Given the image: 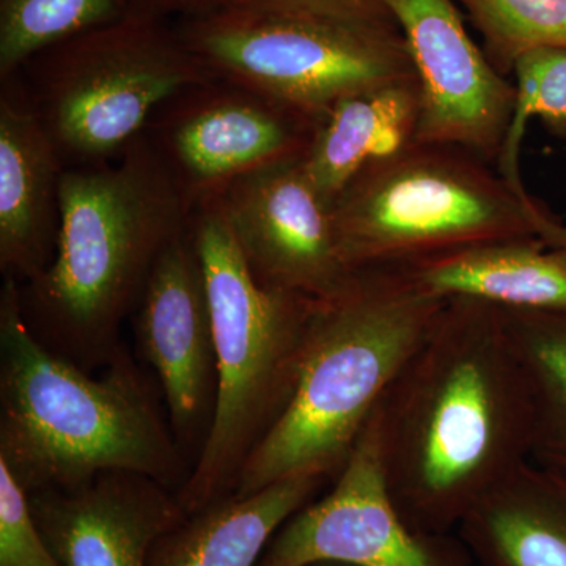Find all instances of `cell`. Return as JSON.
I'll list each match as a JSON object with an SVG mask.
<instances>
[{
  "label": "cell",
  "instance_id": "obj_1",
  "mask_svg": "<svg viewBox=\"0 0 566 566\" xmlns=\"http://www.w3.org/2000/svg\"><path fill=\"white\" fill-rule=\"evenodd\" d=\"M376 415L401 515L419 531L457 532L532 461L531 395L501 307L449 297Z\"/></svg>",
  "mask_w": 566,
  "mask_h": 566
},
{
  "label": "cell",
  "instance_id": "obj_2",
  "mask_svg": "<svg viewBox=\"0 0 566 566\" xmlns=\"http://www.w3.org/2000/svg\"><path fill=\"white\" fill-rule=\"evenodd\" d=\"M102 375L46 348L25 323L20 283L0 290V461L25 493L73 491L107 472L178 491L192 471L158 390L125 345Z\"/></svg>",
  "mask_w": 566,
  "mask_h": 566
},
{
  "label": "cell",
  "instance_id": "obj_3",
  "mask_svg": "<svg viewBox=\"0 0 566 566\" xmlns=\"http://www.w3.org/2000/svg\"><path fill=\"white\" fill-rule=\"evenodd\" d=\"M192 212L145 134L118 163L65 169L54 260L20 283L29 329L82 370L106 367L153 268Z\"/></svg>",
  "mask_w": 566,
  "mask_h": 566
},
{
  "label": "cell",
  "instance_id": "obj_4",
  "mask_svg": "<svg viewBox=\"0 0 566 566\" xmlns=\"http://www.w3.org/2000/svg\"><path fill=\"white\" fill-rule=\"evenodd\" d=\"M446 303L398 268L356 270L337 293L316 300L292 401L233 494L307 472L334 480Z\"/></svg>",
  "mask_w": 566,
  "mask_h": 566
},
{
  "label": "cell",
  "instance_id": "obj_5",
  "mask_svg": "<svg viewBox=\"0 0 566 566\" xmlns=\"http://www.w3.org/2000/svg\"><path fill=\"white\" fill-rule=\"evenodd\" d=\"M333 221L352 271L509 241L566 248V223L526 186L458 145L412 140L368 164L334 200Z\"/></svg>",
  "mask_w": 566,
  "mask_h": 566
},
{
  "label": "cell",
  "instance_id": "obj_6",
  "mask_svg": "<svg viewBox=\"0 0 566 566\" xmlns=\"http://www.w3.org/2000/svg\"><path fill=\"white\" fill-rule=\"evenodd\" d=\"M191 226L214 327L218 394L207 442L177 493L186 515L234 493L253 450L289 408L316 301L256 281L212 200L196 207Z\"/></svg>",
  "mask_w": 566,
  "mask_h": 566
},
{
  "label": "cell",
  "instance_id": "obj_7",
  "mask_svg": "<svg viewBox=\"0 0 566 566\" xmlns=\"http://www.w3.org/2000/svg\"><path fill=\"white\" fill-rule=\"evenodd\" d=\"M186 46L219 80L316 123L354 93L417 77L389 10L227 3L177 22Z\"/></svg>",
  "mask_w": 566,
  "mask_h": 566
},
{
  "label": "cell",
  "instance_id": "obj_8",
  "mask_svg": "<svg viewBox=\"0 0 566 566\" xmlns=\"http://www.w3.org/2000/svg\"><path fill=\"white\" fill-rule=\"evenodd\" d=\"M17 74L73 166L117 158L164 103L216 80L177 25L134 13L52 44Z\"/></svg>",
  "mask_w": 566,
  "mask_h": 566
},
{
  "label": "cell",
  "instance_id": "obj_9",
  "mask_svg": "<svg viewBox=\"0 0 566 566\" xmlns=\"http://www.w3.org/2000/svg\"><path fill=\"white\" fill-rule=\"evenodd\" d=\"M314 562L476 566L457 532L419 531L395 505L382 469L376 411L331 490L283 524L256 566H304Z\"/></svg>",
  "mask_w": 566,
  "mask_h": 566
},
{
  "label": "cell",
  "instance_id": "obj_10",
  "mask_svg": "<svg viewBox=\"0 0 566 566\" xmlns=\"http://www.w3.org/2000/svg\"><path fill=\"white\" fill-rule=\"evenodd\" d=\"M315 128L273 99L216 77L164 103L144 134L196 210L238 178L304 156Z\"/></svg>",
  "mask_w": 566,
  "mask_h": 566
},
{
  "label": "cell",
  "instance_id": "obj_11",
  "mask_svg": "<svg viewBox=\"0 0 566 566\" xmlns=\"http://www.w3.org/2000/svg\"><path fill=\"white\" fill-rule=\"evenodd\" d=\"M420 84L417 142L458 145L499 166L516 109V85L488 61L457 0H385Z\"/></svg>",
  "mask_w": 566,
  "mask_h": 566
},
{
  "label": "cell",
  "instance_id": "obj_12",
  "mask_svg": "<svg viewBox=\"0 0 566 566\" xmlns=\"http://www.w3.org/2000/svg\"><path fill=\"white\" fill-rule=\"evenodd\" d=\"M304 156L263 167L223 188L218 205L256 281L326 300L349 281L333 205L305 170Z\"/></svg>",
  "mask_w": 566,
  "mask_h": 566
},
{
  "label": "cell",
  "instance_id": "obj_13",
  "mask_svg": "<svg viewBox=\"0 0 566 566\" xmlns=\"http://www.w3.org/2000/svg\"><path fill=\"white\" fill-rule=\"evenodd\" d=\"M134 315L140 357L158 376L175 439L193 465L214 416L218 357L191 223L164 249Z\"/></svg>",
  "mask_w": 566,
  "mask_h": 566
},
{
  "label": "cell",
  "instance_id": "obj_14",
  "mask_svg": "<svg viewBox=\"0 0 566 566\" xmlns=\"http://www.w3.org/2000/svg\"><path fill=\"white\" fill-rule=\"evenodd\" d=\"M29 501L62 566H151L156 543L188 516L175 491L133 472H107L73 491H39Z\"/></svg>",
  "mask_w": 566,
  "mask_h": 566
},
{
  "label": "cell",
  "instance_id": "obj_15",
  "mask_svg": "<svg viewBox=\"0 0 566 566\" xmlns=\"http://www.w3.org/2000/svg\"><path fill=\"white\" fill-rule=\"evenodd\" d=\"M0 82V270L25 283L54 260L66 167L21 77Z\"/></svg>",
  "mask_w": 566,
  "mask_h": 566
},
{
  "label": "cell",
  "instance_id": "obj_16",
  "mask_svg": "<svg viewBox=\"0 0 566 566\" xmlns=\"http://www.w3.org/2000/svg\"><path fill=\"white\" fill-rule=\"evenodd\" d=\"M329 483L331 476L307 472L214 502L156 543L151 566H256L283 524Z\"/></svg>",
  "mask_w": 566,
  "mask_h": 566
},
{
  "label": "cell",
  "instance_id": "obj_17",
  "mask_svg": "<svg viewBox=\"0 0 566 566\" xmlns=\"http://www.w3.org/2000/svg\"><path fill=\"white\" fill-rule=\"evenodd\" d=\"M457 534L476 566H566V476L524 464L471 510Z\"/></svg>",
  "mask_w": 566,
  "mask_h": 566
},
{
  "label": "cell",
  "instance_id": "obj_18",
  "mask_svg": "<svg viewBox=\"0 0 566 566\" xmlns=\"http://www.w3.org/2000/svg\"><path fill=\"white\" fill-rule=\"evenodd\" d=\"M424 292L526 311H566V248L509 241L398 268Z\"/></svg>",
  "mask_w": 566,
  "mask_h": 566
},
{
  "label": "cell",
  "instance_id": "obj_19",
  "mask_svg": "<svg viewBox=\"0 0 566 566\" xmlns=\"http://www.w3.org/2000/svg\"><path fill=\"white\" fill-rule=\"evenodd\" d=\"M420 84L390 82L354 93L316 125L303 161L308 177L331 205L368 164L416 139Z\"/></svg>",
  "mask_w": 566,
  "mask_h": 566
},
{
  "label": "cell",
  "instance_id": "obj_20",
  "mask_svg": "<svg viewBox=\"0 0 566 566\" xmlns=\"http://www.w3.org/2000/svg\"><path fill=\"white\" fill-rule=\"evenodd\" d=\"M501 312L531 395L532 463L566 476V311Z\"/></svg>",
  "mask_w": 566,
  "mask_h": 566
},
{
  "label": "cell",
  "instance_id": "obj_21",
  "mask_svg": "<svg viewBox=\"0 0 566 566\" xmlns=\"http://www.w3.org/2000/svg\"><path fill=\"white\" fill-rule=\"evenodd\" d=\"M125 14V0H0V81L52 44Z\"/></svg>",
  "mask_w": 566,
  "mask_h": 566
},
{
  "label": "cell",
  "instance_id": "obj_22",
  "mask_svg": "<svg viewBox=\"0 0 566 566\" xmlns=\"http://www.w3.org/2000/svg\"><path fill=\"white\" fill-rule=\"evenodd\" d=\"M483 39V52L502 76L536 50L566 51V0H457Z\"/></svg>",
  "mask_w": 566,
  "mask_h": 566
},
{
  "label": "cell",
  "instance_id": "obj_23",
  "mask_svg": "<svg viewBox=\"0 0 566 566\" xmlns=\"http://www.w3.org/2000/svg\"><path fill=\"white\" fill-rule=\"evenodd\" d=\"M516 109L499 170L524 185L520 151L527 122L538 117L554 136L566 139V51L536 50L517 59L513 69Z\"/></svg>",
  "mask_w": 566,
  "mask_h": 566
},
{
  "label": "cell",
  "instance_id": "obj_24",
  "mask_svg": "<svg viewBox=\"0 0 566 566\" xmlns=\"http://www.w3.org/2000/svg\"><path fill=\"white\" fill-rule=\"evenodd\" d=\"M0 566H62L32 515L31 501L0 461Z\"/></svg>",
  "mask_w": 566,
  "mask_h": 566
},
{
  "label": "cell",
  "instance_id": "obj_25",
  "mask_svg": "<svg viewBox=\"0 0 566 566\" xmlns=\"http://www.w3.org/2000/svg\"><path fill=\"white\" fill-rule=\"evenodd\" d=\"M125 3L128 13L166 21L177 18L180 21L218 9L226 0H125Z\"/></svg>",
  "mask_w": 566,
  "mask_h": 566
},
{
  "label": "cell",
  "instance_id": "obj_26",
  "mask_svg": "<svg viewBox=\"0 0 566 566\" xmlns=\"http://www.w3.org/2000/svg\"><path fill=\"white\" fill-rule=\"evenodd\" d=\"M296 3V6L324 7V9L370 10L385 7V0H226L227 3ZM222 7V6H221Z\"/></svg>",
  "mask_w": 566,
  "mask_h": 566
},
{
  "label": "cell",
  "instance_id": "obj_27",
  "mask_svg": "<svg viewBox=\"0 0 566 566\" xmlns=\"http://www.w3.org/2000/svg\"><path fill=\"white\" fill-rule=\"evenodd\" d=\"M304 566H354V565L340 564V562H314V564H307Z\"/></svg>",
  "mask_w": 566,
  "mask_h": 566
}]
</instances>
